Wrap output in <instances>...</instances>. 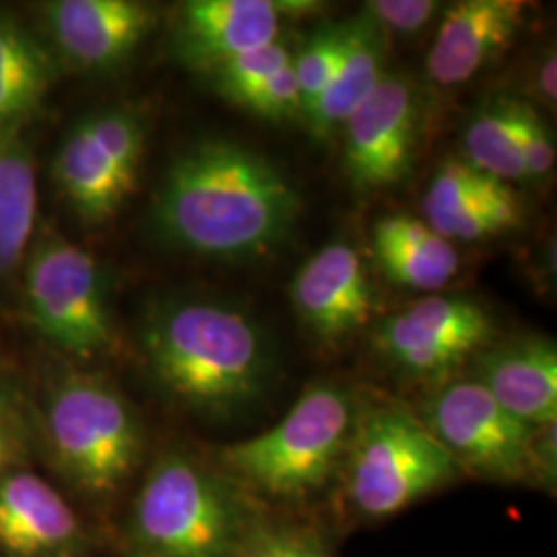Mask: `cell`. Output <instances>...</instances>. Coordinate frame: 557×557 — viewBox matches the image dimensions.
<instances>
[{
    "mask_svg": "<svg viewBox=\"0 0 557 557\" xmlns=\"http://www.w3.org/2000/svg\"><path fill=\"white\" fill-rule=\"evenodd\" d=\"M299 213L298 188L267 156L234 140L202 139L168 168L153 223L174 248L236 262L275 252Z\"/></svg>",
    "mask_w": 557,
    "mask_h": 557,
    "instance_id": "obj_1",
    "label": "cell"
},
{
    "mask_svg": "<svg viewBox=\"0 0 557 557\" xmlns=\"http://www.w3.org/2000/svg\"><path fill=\"white\" fill-rule=\"evenodd\" d=\"M153 379L172 398L207 418H234L257 403L273 374L259 324L238 308L182 299L156 308L143 329Z\"/></svg>",
    "mask_w": 557,
    "mask_h": 557,
    "instance_id": "obj_2",
    "label": "cell"
},
{
    "mask_svg": "<svg viewBox=\"0 0 557 557\" xmlns=\"http://www.w3.org/2000/svg\"><path fill=\"white\" fill-rule=\"evenodd\" d=\"M262 517L230 475L165 453L140 485L131 517L135 557H238Z\"/></svg>",
    "mask_w": 557,
    "mask_h": 557,
    "instance_id": "obj_3",
    "label": "cell"
},
{
    "mask_svg": "<svg viewBox=\"0 0 557 557\" xmlns=\"http://www.w3.org/2000/svg\"><path fill=\"white\" fill-rule=\"evenodd\" d=\"M356 416L358 405L345 388L317 382L273 428L225 446L223 473L255 499L312 498L343 465Z\"/></svg>",
    "mask_w": 557,
    "mask_h": 557,
    "instance_id": "obj_4",
    "label": "cell"
},
{
    "mask_svg": "<svg viewBox=\"0 0 557 557\" xmlns=\"http://www.w3.org/2000/svg\"><path fill=\"white\" fill-rule=\"evenodd\" d=\"M341 471L349 510L366 520L398 515L462 473L418 413L393 400L358 407Z\"/></svg>",
    "mask_w": 557,
    "mask_h": 557,
    "instance_id": "obj_5",
    "label": "cell"
},
{
    "mask_svg": "<svg viewBox=\"0 0 557 557\" xmlns=\"http://www.w3.org/2000/svg\"><path fill=\"white\" fill-rule=\"evenodd\" d=\"M44 423L60 469L89 496L114 494L139 465V419L106 380L85 374L60 380Z\"/></svg>",
    "mask_w": 557,
    "mask_h": 557,
    "instance_id": "obj_6",
    "label": "cell"
},
{
    "mask_svg": "<svg viewBox=\"0 0 557 557\" xmlns=\"http://www.w3.org/2000/svg\"><path fill=\"white\" fill-rule=\"evenodd\" d=\"M25 308L44 337L79 358L114 343L103 271L94 255L69 239L46 236L29 248Z\"/></svg>",
    "mask_w": 557,
    "mask_h": 557,
    "instance_id": "obj_7",
    "label": "cell"
},
{
    "mask_svg": "<svg viewBox=\"0 0 557 557\" xmlns=\"http://www.w3.org/2000/svg\"><path fill=\"white\" fill-rule=\"evenodd\" d=\"M145 122L135 110L110 108L79 120L54 160L60 193L81 221L112 220L139 184Z\"/></svg>",
    "mask_w": 557,
    "mask_h": 557,
    "instance_id": "obj_8",
    "label": "cell"
},
{
    "mask_svg": "<svg viewBox=\"0 0 557 557\" xmlns=\"http://www.w3.org/2000/svg\"><path fill=\"white\" fill-rule=\"evenodd\" d=\"M421 421L460 471L504 483H533L535 432L502 409L475 380L444 382L428 397Z\"/></svg>",
    "mask_w": 557,
    "mask_h": 557,
    "instance_id": "obj_9",
    "label": "cell"
},
{
    "mask_svg": "<svg viewBox=\"0 0 557 557\" xmlns=\"http://www.w3.org/2000/svg\"><path fill=\"white\" fill-rule=\"evenodd\" d=\"M492 337L494 320L475 299L434 296L384 320L376 345L398 372L440 382L487 347Z\"/></svg>",
    "mask_w": 557,
    "mask_h": 557,
    "instance_id": "obj_10",
    "label": "cell"
},
{
    "mask_svg": "<svg viewBox=\"0 0 557 557\" xmlns=\"http://www.w3.org/2000/svg\"><path fill=\"white\" fill-rule=\"evenodd\" d=\"M343 126V168L349 184L359 193L397 184L409 174L418 147L419 106L411 81L386 73Z\"/></svg>",
    "mask_w": 557,
    "mask_h": 557,
    "instance_id": "obj_11",
    "label": "cell"
},
{
    "mask_svg": "<svg viewBox=\"0 0 557 557\" xmlns=\"http://www.w3.org/2000/svg\"><path fill=\"white\" fill-rule=\"evenodd\" d=\"M41 15L59 59L85 73L119 69L156 27V9L137 0H54Z\"/></svg>",
    "mask_w": 557,
    "mask_h": 557,
    "instance_id": "obj_12",
    "label": "cell"
},
{
    "mask_svg": "<svg viewBox=\"0 0 557 557\" xmlns=\"http://www.w3.org/2000/svg\"><path fill=\"white\" fill-rule=\"evenodd\" d=\"M289 296L304 326L331 343L361 331L374 312L359 255L343 242L326 244L299 267Z\"/></svg>",
    "mask_w": 557,
    "mask_h": 557,
    "instance_id": "obj_13",
    "label": "cell"
},
{
    "mask_svg": "<svg viewBox=\"0 0 557 557\" xmlns=\"http://www.w3.org/2000/svg\"><path fill=\"white\" fill-rule=\"evenodd\" d=\"M527 4L517 0H460L444 11L425 59L428 77L440 87L473 79L510 48L524 25Z\"/></svg>",
    "mask_w": 557,
    "mask_h": 557,
    "instance_id": "obj_14",
    "label": "cell"
},
{
    "mask_svg": "<svg viewBox=\"0 0 557 557\" xmlns=\"http://www.w3.org/2000/svg\"><path fill=\"white\" fill-rule=\"evenodd\" d=\"M273 0H190L180 7L176 50L184 64L215 73L225 62L277 40Z\"/></svg>",
    "mask_w": 557,
    "mask_h": 557,
    "instance_id": "obj_15",
    "label": "cell"
},
{
    "mask_svg": "<svg viewBox=\"0 0 557 557\" xmlns=\"http://www.w3.org/2000/svg\"><path fill=\"white\" fill-rule=\"evenodd\" d=\"M473 380L512 418L539 430L557 419V349L552 338H515L473 356Z\"/></svg>",
    "mask_w": 557,
    "mask_h": 557,
    "instance_id": "obj_16",
    "label": "cell"
},
{
    "mask_svg": "<svg viewBox=\"0 0 557 557\" xmlns=\"http://www.w3.org/2000/svg\"><path fill=\"white\" fill-rule=\"evenodd\" d=\"M79 539V520L44 479L11 469L0 478V549L20 557L69 549Z\"/></svg>",
    "mask_w": 557,
    "mask_h": 557,
    "instance_id": "obj_17",
    "label": "cell"
},
{
    "mask_svg": "<svg viewBox=\"0 0 557 557\" xmlns=\"http://www.w3.org/2000/svg\"><path fill=\"white\" fill-rule=\"evenodd\" d=\"M386 32L368 13L347 21V41L337 73L306 120L317 139L331 137L372 96L386 75Z\"/></svg>",
    "mask_w": 557,
    "mask_h": 557,
    "instance_id": "obj_18",
    "label": "cell"
},
{
    "mask_svg": "<svg viewBox=\"0 0 557 557\" xmlns=\"http://www.w3.org/2000/svg\"><path fill=\"white\" fill-rule=\"evenodd\" d=\"M374 255L386 277L421 292L440 289L458 273L455 244L411 215H388L376 223Z\"/></svg>",
    "mask_w": 557,
    "mask_h": 557,
    "instance_id": "obj_19",
    "label": "cell"
},
{
    "mask_svg": "<svg viewBox=\"0 0 557 557\" xmlns=\"http://www.w3.org/2000/svg\"><path fill=\"white\" fill-rule=\"evenodd\" d=\"M57 81V59L17 17L0 11V131L23 128Z\"/></svg>",
    "mask_w": 557,
    "mask_h": 557,
    "instance_id": "obj_20",
    "label": "cell"
},
{
    "mask_svg": "<svg viewBox=\"0 0 557 557\" xmlns=\"http://www.w3.org/2000/svg\"><path fill=\"white\" fill-rule=\"evenodd\" d=\"M38 218V172L23 128L0 131V275L32 248Z\"/></svg>",
    "mask_w": 557,
    "mask_h": 557,
    "instance_id": "obj_21",
    "label": "cell"
},
{
    "mask_svg": "<svg viewBox=\"0 0 557 557\" xmlns=\"http://www.w3.org/2000/svg\"><path fill=\"white\" fill-rule=\"evenodd\" d=\"M520 114L522 101L515 98H496L479 106L462 135L465 160L506 184L508 180H527L520 147Z\"/></svg>",
    "mask_w": 557,
    "mask_h": 557,
    "instance_id": "obj_22",
    "label": "cell"
},
{
    "mask_svg": "<svg viewBox=\"0 0 557 557\" xmlns=\"http://www.w3.org/2000/svg\"><path fill=\"white\" fill-rule=\"evenodd\" d=\"M499 184L502 180L483 174L467 160L442 161L423 199L425 223L444 238L460 218L475 209Z\"/></svg>",
    "mask_w": 557,
    "mask_h": 557,
    "instance_id": "obj_23",
    "label": "cell"
},
{
    "mask_svg": "<svg viewBox=\"0 0 557 557\" xmlns=\"http://www.w3.org/2000/svg\"><path fill=\"white\" fill-rule=\"evenodd\" d=\"M345 41H347V21L322 27L301 46L298 57L292 60L296 81H298L304 119H310L322 94L329 89L331 81L335 77L345 52Z\"/></svg>",
    "mask_w": 557,
    "mask_h": 557,
    "instance_id": "obj_24",
    "label": "cell"
},
{
    "mask_svg": "<svg viewBox=\"0 0 557 557\" xmlns=\"http://www.w3.org/2000/svg\"><path fill=\"white\" fill-rule=\"evenodd\" d=\"M238 557H333V554L317 529L262 515Z\"/></svg>",
    "mask_w": 557,
    "mask_h": 557,
    "instance_id": "obj_25",
    "label": "cell"
},
{
    "mask_svg": "<svg viewBox=\"0 0 557 557\" xmlns=\"http://www.w3.org/2000/svg\"><path fill=\"white\" fill-rule=\"evenodd\" d=\"M292 59L294 57L289 48L281 41L275 40L273 44L260 46L257 50H250L218 69L213 73L215 89L223 98L236 103L248 91L273 79L292 62Z\"/></svg>",
    "mask_w": 557,
    "mask_h": 557,
    "instance_id": "obj_26",
    "label": "cell"
},
{
    "mask_svg": "<svg viewBox=\"0 0 557 557\" xmlns=\"http://www.w3.org/2000/svg\"><path fill=\"white\" fill-rule=\"evenodd\" d=\"M294 60V59H292ZM236 106H242L262 119L287 120L301 114L298 81L294 64L289 62L273 79L242 96Z\"/></svg>",
    "mask_w": 557,
    "mask_h": 557,
    "instance_id": "obj_27",
    "label": "cell"
},
{
    "mask_svg": "<svg viewBox=\"0 0 557 557\" xmlns=\"http://www.w3.org/2000/svg\"><path fill=\"white\" fill-rule=\"evenodd\" d=\"M520 147L527 180L547 178L556 165V140L537 110L522 101Z\"/></svg>",
    "mask_w": 557,
    "mask_h": 557,
    "instance_id": "obj_28",
    "label": "cell"
},
{
    "mask_svg": "<svg viewBox=\"0 0 557 557\" xmlns=\"http://www.w3.org/2000/svg\"><path fill=\"white\" fill-rule=\"evenodd\" d=\"M432 0H372L366 4L368 13L388 34H416L423 29L438 11Z\"/></svg>",
    "mask_w": 557,
    "mask_h": 557,
    "instance_id": "obj_29",
    "label": "cell"
},
{
    "mask_svg": "<svg viewBox=\"0 0 557 557\" xmlns=\"http://www.w3.org/2000/svg\"><path fill=\"white\" fill-rule=\"evenodd\" d=\"M27 428L20 407L13 398L0 393V478L15 469L17 458L25 450Z\"/></svg>",
    "mask_w": 557,
    "mask_h": 557,
    "instance_id": "obj_30",
    "label": "cell"
},
{
    "mask_svg": "<svg viewBox=\"0 0 557 557\" xmlns=\"http://www.w3.org/2000/svg\"><path fill=\"white\" fill-rule=\"evenodd\" d=\"M531 467L533 483L547 492H554L557 478L556 423L539 428L535 432L531 448Z\"/></svg>",
    "mask_w": 557,
    "mask_h": 557,
    "instance_id": "obj_31",
    "label": "cell"
},
{
    "mask_svg": "<svg viewBox=\"0 0 557 557\" xmlns=\"http://www.w3.org/2000/svg\"><path fill=\"white\" fill-rule=\"evenodd\" d=\"M556 52H549V54H545V57H543V60H541L537 73H535V79H537L539 98L545 101V103H552V106L556 103Z\"/></svg>",
    "mask_w": 557,
    "mask_h": 557,
    "instance_id": "obj_32",
    "label": "cell"
}]
</instances>
